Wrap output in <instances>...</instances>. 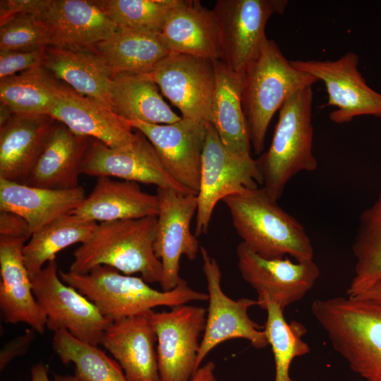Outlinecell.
Returning a JSON list of instances; mask_svg holds the SVG:
<instances>
[{"mask_svg":"<svg viewBox=\"0 0 381 381\" xmlns=\"http://www.w3.org/2000/svg\"><path fill=\"white\" fill-rule=\"evenodd\" d=\"M286 0H218L212 9L219 32L222 61L241 76L267 40L265 28L282 14Z\"/></svg>","mask_w":381,"mask_h":381,"instance_id":"9","label":"cell"},{"mask_svg":"<svg viewBox=\"0 0 381 381\" xmlns=\"http://www.w3.org/2000/svg\"><path fill=\"white\" fill-rule=\"evenodd\" d=\"M265 310L267 317L264 332L274 356V381H294L289 375L291 363L294 358L310 351V346L302 339L306 328L296 320L287 322L284 310L273 302H267Z\"/></svg>","mask_w":381,"mask_h":381,"instance_id":"35","label":"cell"},{"mask_svg":"<svg viewBox=\"0 0 381 381\" xmlns=\"http://www.w3.org/2000/svg\"><path fill=\"white\" fill-rule=\"evenodd\" d=\"M312 86L295 92L279 110L271 144L257 159L262 188L274 200L283 195L287 183L301 171H313Z\"/></svg>","mask_w":381,"mask_h":381,"instance_id":"6","label":"cell"},{"mask_svg":"<svg viewBox=\"0 0 381 381\" xmlns=\"http://www.w3.org/2000/svg\"><path fill=\"white\" fill-rule=\"evenodd\" d=\"M262 185L255 159L230 152L211 123L206 124L195 235L206 234L216 205L244 189Z\"/></svg>","mask_w":381,"mask_h":381,"instance_id":"8","label":"cell"},{"mask_svg":"<svg viewBox=\"0 0 381 381\" xmlns=\"http://www.w3.org/2000/svg\"><path fill=\"white\" fill-rule=\"evenodd\" d=\"M135 131L133 140L121 147H110L92 139L81 174L97 178L116 177L184 194H195L170 176L152 143L141 132Z\"/></svg>","mask_w":381,"mask_h":381,"instance_id":"16","label":"cell"},{"mask_svg":"<svg viewBox=\"0 0 381 381\" xmlns=\"http://www.w3.org/2000/svg\"><path fill=\"white\" fill-rule=\"evenodd\" d=\"M148 312L111 322L101 341L100 345L120 365L128 381H162L157 337Z\"/></svg>","mask_w":381,"mask_h":381,"instance_id":"21","label":"cell"},{"mask_svg":"<svg viewBox=\"0 0 381 381\" xmlns=\"http://www.w3.org/2000/svg\"><path fill=\"white\" fill-rule=\"evenodd\" d=\"M24 238L0 236V309L4 322H23L43 334L47 318L34 296L23 258Z\"/></svg>","mask_w":381,"mask_h":381,"instance_id":"20","label":"cell"},{"mask_svg":"<svg viewBox=\"0 0 381 381\" xmlns=\"http://www.w3.org/2000/svg\"><path fill=\"white\" fill-rule=\"evenodd\" d=\"M42 66L77 92L111 108L110 89L114 75L92 48L48 46Z\"/></svg>","mask_w":381,"mask_h":381,"instance_id":"27","label":"cell"},{"mask_svg":"<svg viewBox=\"0 0 381 381\" xmlns=\"http://www.w3.org/2000/svg\"><path fill=\"white\" fill-rule=\"evenodd\" d=\"M354 276L347 296H354L381 282V191L361 214L352 245Z\"/></svg>","mask_w":381,"mask_h":381,"instance_id":"33","label":"cell"},{"mask_svg":"<svg viewBox=\"0 0 381 381\" xmlns=\"http://www.w3.org/2000/svg\"><path fill=\"white\" fill-rule=\"evenodd\" d=\"M91 48L113 75L150 73L169 54L158 35L119 26L110 37Z\"/></svg>","mask_w":381,"mask_h":381,"instance_id":"30","label":"cell"},{"mask_svg":"<svg viewBox=\"0 0 381 381\" xmlns=\"http://www.w3.org/2000/svg\"><path fill=\"white\" fill-rule=\"evenodd\" d=\"M0 236L28 240L31 236L28 223L18 214L0 211Z\"/></svg>","mask_w":381,"mask_h":381,"instance_id":"41","label":"cell"},{"mask_svg":"<svg viewBox=\"0 0 381 381\" xmlns=\"http://www.w3.org/2000/svg\"><path fill=\"white\" fill-rule=\"evenodd\" d=\"M38 17L49 32L50 46L62 48H91L118 27L94 0H50Z\"/></svg>","mask_w":381,"mask_h":381,"instance_id":"19","label":"cell"},{"mask_svg":"<svg viewBox=\"0 0 381 381\" xmlns=\"http://www.w3.org/2000/svg\"><path fill=\"white\" fill-rule=\"evenodd\" d=\"M97 223L66 214L32 234L23 247V258L30 277L45 264L56 259L61 250L75 243L86 242Z\"/></svg>","mask_w":381,"mask_h":381,"instance_id":"31","label":"cell"},{"mask_svg":"<svg viewBox=\"0 0 381 381\" xmlns=\"http://www.w3.org/2000/svg\"><path fill=\"white\" fill-rule=\"evenodd\" d=\"M72 213L97 223L157 217L159 199L142 190L138 183L102 176Z\"/></svg>","mask_w":381,"mask_h":381,"instance_id":"26","label":"cell"},{"mask_svg":"<svg viewBox=\"0 0 381 381\" xmlns=\"http://www.w3.org/2000/svg\"><path fill=\"white\" fill-rule=\"evenodd\" d=\"M86 195L81 186L71 189L39 188L0 179V211L19 214L31 235L72 213Z\"/></svg>","mask_w":381,"mask_h":381,"instance_id":"25","label":"cell"},{"mask_svg":"<svg viewBox=\"0 0 381 381\" xmlns=\"http://www.w3.org/2000/svg\"><path fill=\"white\" fill-rule=\"evenodd\" d=\"M215 85L211 123L232 154L250 155V140L241 101V78L222 60L214 61Z\"/></svg>","mask_w":381,"mask_h":381,"instance_id":"28","label":"cell"},{"mask_svg":"<svg viewBox=\"0 0 381 381\" xmlns=\"http://www.w3.org/2000/svg\"><path fill=\"white\" fill-rule=\"evenodd\" d=\"M156 224L157 217L97 224L75 250L68 272L81 274L107 265L125 274L138 273L147 283H160L162 267L153 248Z\"/></svg>","mask_w":381,"mask_h":381,"instance_id":"4","label":"cell"},{"mask_svg":"<svg viewBox=\"0 0 381 381\" xmlns=\"http://www.w3.org/2000/svg\"><path fill=\"white\" fill-rule=\"evenodd\" d=\"M207 310L183 304L148 316L157 337V353L162 381H188L197 370L200 337Z\"/></svg>","mask_w":381,"mask_h":381,"instance_id":"13","label":"cell"},{"mask_svg":"<svg viewBox=\"0 0 381 381\" xmlns=\"http://www.w3.org/2000/svg\"><path fill=\"white\" fill-rule=\"evenodd\" d=\"M48 373V366L43 362H40L31 369V381H54L49 378Z\"/></svg>","mask_w":381,"mask_h":381,"instance_id":"44","label":"cell"},{"mask_svg":"<svg viewBox=\"0 0 381 381\" xmlns=\"http://www.w3.org/2000/svg\"><path fill=\"white\" fill-rule=\"evenodd\" d=\"M14 114L12 110L6 104H0V126L6 123Z\"/></svg>","mask_w":381,"mask_h":381,"instance_id":"45","label":"cell"},{"mask_svg":"<svg viewBox=\"0 0 381 381\" xmlns=\"http://www.w3.org/2000/svg\"><path fill=\"white\" fill-rule=\"evenodd\" d=\"M61 84L43 66L32 68L1 80V103L16 115H48Z\"/></svg>","mask_w":381,"mask_h":381,"instance_id":"32","label":"cell"},{"mask_svg":"<svg viewBox=\"0 0 381 381\" xmlns=\"http://www.w3.org/2000/svg\"><path fill=\"white\" fill-rule=\"evenodd\" d=\"M36 301L47 318L46 326L55 332L67 331L83 342L99 346L111 322L97 306L59 277L56 260L30 277Z\"/></svg>","mask_w":381,"mask_h":381,"instance_id":"7","label":"cell"},{"mask_svg":"<svg viewBox=\"0 0 381 381\" xmlns=\"http://www.w3.org/2000/svg\"><path fill=\"white\" fill-rule=\"evenodd\" d=\"M129 123L152 143L170 176L198 195L207 123L183 117L169 124Z\"/></svg>","mask_w":381,"mask_h":381,"instance_id":"17","label":"cell"},{"mask_svg":"<svg viewBox=\"0 0 381 381\" xmlns=\"http://www.w3.org/2000/svg\"><path fill=\"white\" fill-rule=\"evenodd\" d=\"M110 102L113 111L128 122L169 124L181 119L165 102L149 73L114 75Z\"/></svg>","mask_w":381,"mask_h":381,"instance_id":"29","label":"cell"},{"mask_svg":"<svg viewBox=\"0 0 381 381\" xmlns=\"http://www.w3.org/2000/svg\"><path fill=\"white\" fill-rule=\"evenodd\" d=\"M200 252L209 305L197 357V369L212 349L227 340L246 339L257 349L269 345L264 330H261L262 327L251 320L248 313L250 308L258 306L257 300L249 298L234 300L226 296L221 287L219 264L203 246H200Z\"/></svg>","mask_w":381,"mask_h":381,"instance_id":"10","label":"cell"},{"mask_svg":"<svg viewBox=\"0 0 381 381\" xmlns=\"http://www.w3.org/2000/svg\"><path fill=\"white\" fill-rule=\"evenodd\" d=\"M52 346L62 363L74 364V375L82 381H128L116 360L97 346L79 341L67 331L54 332Z\"/></svg>","mask_w":381,"mask_h":381,"instance_id":"34","label":"cell"},{"mask_svg":"<svg viewBox=\"0 0 381 381\" xmlns=\"http://www.w3.org/2000/svg\"><path fill=\"white\" fill-rule=\"evenodd\" d=\"M50 45L49 32L35 15H18L0 25V52L33 51Z\"/></svg>","mask_w":381,"mask_h":381,"instance_id":"37","label":"cell"},{"mask_svg":"<svg viewBox=\"0 0 381 381\" xmlns=\"http://www.w3.org/2000/svg\"><path fill=\"white\" fill-rule=\"evenodd\" d=\"M59 274L111 322L144 314L158 306L172 308L192 301H208L207 294L195 291L183 279L171 291H158L142 277L120 273L107 265L95 267L81 274L59 270Z\"/></svg>","mask_w":381,"mask_h":381,"instance_id":"3","label":"cell"},{"mask_svg":"<svg viewBox=\"0 0 381 381\" xmlns=\"http://www.w3.org/2000/svg\"><path fill=\"white\" fill-rule=\"evenodd\" d=\"M311 312L353 373L381 381V304L337 296L315 300Z\"/></svg>","mask_w":381,"mask_h":381,"instance_id":"2","label":"cell"},{"mask_svg":"<svg viewBox=\"0 0 381 381\" xmlns=\"http://www.w3.org/2000/svg\"><path fill=\"white\" fill-rule=\"evenodd\" d=\"M352 297L381 304V282Z\"/></svg>","mask_w":381,"mask_h":381,"instance_id":"43","label":"cell"},{"mask_svg":"<svg viewBox=\"0 0 381 381\" xmlns=\"http://www.w3.org/2000/svg\"><path fill=\"white\" fill-rule=\"evenodd\" d=\"M214 370V363L209 361L200 365L188 381H217Z\"/></svg>","mask_w":381,"mask_h":381,"instance_id":"42","label":"cell"},{"mask_svg":"<svg viewBox=\"0 0 381 381\" xmlns=\"http://www.w3.org/2000/svg\"><path fill=\"white\" fill-rule=\"evenodd\" d=\"M119 27L158 35L181 0H94Z\"/></svg>","mask_w":381,"mask_h":381,"instance_id":"36","label":"cell"},{"mask_svg":"<svg viewBox=\"0 0 381 381\" xmlns=\"http://www.w3.org/2000/svg\"><path fill=\"white\" fill-rule=\"evenodd\" d=\"M92 140L55 121L26 184L50 189L78 187V178Z\"/></svg>","mask_w":381,"mask_h":381,"instance_id":"24","label":"cell"},{"mask_svg":"<svg viewBox=\"0 0 381 381\" xmlns=\"http://www.w3.org/2000/svg\"><path fill=\"white\" fill-rule=\"evenodd\" d=\"M223 202L241 243L257 255L267 259L289 255L296 261L313 260V244L303 226L262 187L244 189Z\"/></svg>","mask_w":381,"mask_h":381,"instance_id":"1","label":"cell"},{"mask_svg":"<svg viewBox=\"0 0 381 381\" xmlns=\"http://www.w3.org/2000/svg\"><path fill=\"white\" fill-rule=\"evenodd\" d=\"M214 61L185 54H169L149 74L162 94L180 110L181 117L211 123Z\"/></svg>","mask_w":381,"mask_h":381,"instance_id":"14","label":"cell"},{"mask_svg":"<svg viewBox=\"0 0 381 381\" xmlns=\"http://www.w3.org/2000/svg\"><path fill=\"white\" fill-rule=\"evenodd\" d=\"M36 331L27 329L24 334L8 342L0 351V370H4L12 360L25 354L32 343Z\"/></svg>","mask_w":381,"mask_h":381,"instance_id":"40","label":"cell"},{"mask_svg":"<svg viewBox=\"0 0 381 381\" xmlns=\"http://www.w3.org/2000/svg\"><path fill=\"white\" fill-rule=\"evenodd\" d=\"M50 0H1L0 25L10 18L23 14L38 16L44 11Z\"/></svg>","mask_w":381,"mask_h":381,"instance_id":"39","label":"cell"},{"mask_svg":"<svg viewBox=\"0 0 381 381\" xmlns=\"http://www.w3.org/2000/svg\"><path fill=\"white\" fill-rule=\"evenodd\" d=\"M54 121L46 114H14L0 126V179L26 184Z\"/></svg>","mask_w":381,"mask_h":381,"instance_id":"23","label":"cell"},{"mask_svg":"<svg viewBox=\"0 0 381 381\" xmlns=\"http://www.w3.org/2000/svg\"><path fill=\"white\" fill-rule=\"evenodd\" d=\"M241 78V101L252 147L264 150L269 124L274 114L295 92L318 82L296 68L277 43L267 39Z\"/></svg>","mask_w":381,"mask_h":381,"instance_id":"5","label":"cell"},{"mask_svg":"<svg viewBox=\"0 0 381 381\" xmlns=\"http://www.w3.org/2000/svg\"><path fill=\"white\" fill-rule=\"evenodd\" d=\"M236 255L240 273L256 291L258 306L264 310L269 301L284 310L301 300L320 276V269L313 260L267 259L241 242L236 248Z\"/></svg>","mask_w":381,"mask_h":381,"instance_id":"15","label":"cell"},{"mask_svg":"<svg viewBox=\"0 0 381 381\" xmlns=\"http://www.w3.org/2000/svg\"><path fill=\"white\" fill-rule=\"evenodd\" d=\"M54 381H82L80 378H78L76 375H57L55 374L54 376Z\"/></svg>","mask_w":381,"mask_h":381,"instance_id":"46","label":"cell"},{"mask_svg":"<svg viewBox=\"0 0 381 381\" xmlns=\"http://www.w3.org/2000/svg\"><path fill=\"white\" fill-rule=\"evenodd\" d=\"M291 63L325 84L328 96L325 106L335 107L329 114L332 122L346 123L365 115L381 117V93L367 85L358 71L355 53L348 52L334 60L298 59Z\"/></svg>","mask_w":381,"mask_h":381,"instance_id":"12","label":"cell"},{"mask_svg":"<svg viewBox=\"0 0 381 381\" xmlns=\"http://www.w3.org/2000/svg\"><path fill=\"white\" fill-rule=\"evenodd\" d=\"M48 115L74 133L113 148L130 144L135 136V131L130 123L111 108L62 83Z\"/></svg>","mask_w":381,"mask_h":381,"instance_id":"18","label":"cell"},{"mask_svg":"<svg viewBox=\"0 0 381 381\" xmlns=\"http://www.w3.org/2000/svg\"><path fill=\"white\" fill-rule=\"evenodd\" d=\"M159 38L169 54L222 60L219 32L213 11L198 0H181L167 17Z\"/></svg>","mask_w":381,"mask_h":381,"instance_id":"22","label":"cell"},{"mask_svg":"<svg viewBox=\"0 0 381 381\" xmlns=\"http://www.w3.org/2000/svg\"><path fill=\"white\" fill-rule=\"evenodd\" d=\"M159 213L157 216L154 251L162 267V291L174 289L183 279L179 274L182 255L193 260L200 247L197 236L190 231L196 215L198 196L171 189L157 188Z\"/></svg>","mask_w":381,"mask_h":381,"instance_id":"11","label":"cell"},{"mask_svg":"<svg viewBox=\"0 0 381 381\" xmlns=\"http://www.w3.org/2000/svg\"><path fill=\"white\" fill-rule=\"evenodd\" d=\"M46 48L25 52H0V79L42 66Z\"/></svg>","mask_w":381,"mask_h":381,"instance_id":"38","label":"cell"}]
</instances>
